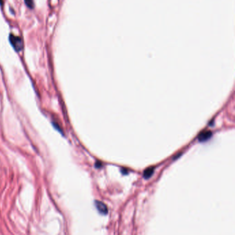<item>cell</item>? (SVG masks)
Here are the masks:
<instances>
[{"label":"cell","mask_w":235,"mask_h":235,"mask_svg":"<svg viewBox=\"0 0 235 235\" xmlns=\"http://www.w3.org/2000/svg\"><path fill=\"white\" fill-rule=\"evenodd\" d=\"M212 135H213V132L209 130H205L198 135V140L200 142H204L206 141H208L211 138Z\"/></svg>","instance_id":"7a4b0ae2"},{"label":"cell","mask_w":235,"mask_h":235,"mask_svg":"<svg viewBox=\"0 0 235 235\" xmlns=\"http://www.w3.org/2000/svg\"><path fill=\"white\" fill-rule=\"evenodd\" d=\"M26 4L27 5L28 7L29 8H33V6H34V2H33V0H24Z\"/></svg>","instance_id":"5b68a950"},{"label":"cell","mask_w":235,"mask_h":235,"mask_svg":"<svg viewBox=\"0 0 235 235\" xmlns=\"http://www.w3.org/2000/svg\"><path fill=\"white\" fill-rule=\"evenodd\" d=\"M9 41L15 51L20 52L22 51L23 48H24V43H23V40L21 37L11 34L9 35Z\"/></svg>","instance_id":"6da1fadb"},{"label":"cell","mask_w":235,"mask_h":235,"mask_svg":"<svg viewBox=\"0 0 235 235\" xmlns=\"http://www.w3.org/2000/svg\"><path fill=\"white\" fill-rule=\"evenodd\" d=\"M154 167H150V168H147V169H145V171L144 172V177L145 179H147L151 177V176L153 175L154 173Z\"/></svg>","instance_id":"277c9868"},{"label":"cell","mask_w":235,"mask_h":235,"mask_svg":"<svg viewBox=\"0 0 235 235\" xmlns=\"http://www.w3.org/2000/svg\"><path fill=\"white\" fill-rule=\"evenodd\" d=\"M95 206L97 208V210L102 214H107L108 213V208L107 206L105 205L101 202V201H95Z\"/></svg>","instance_id":"3957f363"},{"label":"cell","mask_w":235,"mask_h":235,"mask_svg":"<svg viewBox=\"0 0 235 235\" xmlns=\"http://www.w3.org/2000/svg\"><path fill=\"white\" fill-rule=\"evenodd\" d=\"M3 4V0H0V5H2Z\"/></svg>","instance_id":"8992f818"}]
</instances>
